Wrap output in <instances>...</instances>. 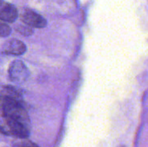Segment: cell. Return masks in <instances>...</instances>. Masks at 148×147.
<instances>
[{
    "label": "cell",
    "instance_id": "cell-1",
    "mask_svg": "<svg viewBox=\"0 0 148 147\" xmlns=\"http://www.w3.org/2000/svg\"><path fill=\"white\" fill-rule=\"evenodd\" d=\"M8 75L12 82H21L26 81L29 76V71L25 64L20 61H14L9 68Z\"/></svg>",
    "mask_w": 148,
    "mask_h": 147
},
{
    "label": "cell",
    "instance_id": "cell-2",
    "mask_svg": "<svg viewBox=\"0 0 148 147\" xmlns=\"http://www.w3.org/2000/svg\"><path fill=\"white\" fill-rule=\"evenodd\" d=\"M20 17L21 20L29 27L42 29L47 25V21L44 17H42L41 15L29 9H25L22 12Z\"/></svg>",
    "mask_w": 148,
    "mask_h": 147
},
{
    "label": "cell",
    "instance_id": "cell-3",
    "mask_svg": "<svg viewBox=\"0 0 148 147\" xmlns=\"http://www.w3.org/2000/svg\"><path fill=\"white\" fill-rule=\"evenodd\" d=\"M2 49L7 55H21L26 52V45L18 39H10L3 44Z\"/></svg>",
    "mask_w": 148,
    "mask_h": 147
},
{
    "label": "cell",
    "instance_id": "cell-4",
    "mask_svg": "<svg viewBox=\"0 0 148 147\" xmlns=\"http://www.w3.org/2000/svg\"><path fill=\"white\" fill-rule=\"evenodd\" d=\"M18 16L16 8L10 3L0 4V21L4 23H14Z\"/></svg>",
    "mask_w": 148,
    "mask_h": 147
},
{
    "label": "cell",
    "instance_id": "cell-5",
    "mask_svg": "<svg viewBox=\"0 0 148 147\" xmlns=\"http://www.w3.org/2000/svg\"><path fill=\"white\" fill-rule=\"evenodd\" d=\"M13 147H39L36 144L33 143L30 140L26 139H21L20 140L15 142L13 144Z\"/></svg>",
    "mask_w": 148,
    "mask_h": 147
},
{
    "label": "cell",
    "instance_id": "cell-6",
    "mask_svg": "<svg viewBox=\"0 0 148 147\" xmlns=\"http://www.w3.org/2000/svg\"><path fill=\"white\" fill-rule=\"evenodd\" d=\"M10 33L11 29L10 28V26L6 23L0 21V37H6Z\"/></svg>",
    "mask_w": 148,
    "mask_h": 147
},
{
    "label": "cell",
    "instance_id": "cell-7",
    "mask_svg": "<svg viewBox=\"0 0 148 147\" xmlns=\"http://www.w3.org/2000/svg\"><path fill=\"white\" fill-rule=\"evenodd\" d=\"M20 34L23 35V36H29L33 33V29H31V27H29V25L25 26V25H18L16 29Z\"/></svg>",
    "mask_w": 148,
    "mask_h": 147
},
{
    "label": "cell",
    "instance_id": "cell-8",
    "mask_svg": "<svg viewBox=\"0 0 148 147\" xmlns=\"http://www.w3.org/2000/svg\"><path fill=\"white\" fill-rule=\"evenodd\" d=\"M3 3V0H0V4Z\"/></svg>",
    "mask_w": 148,
    "mask_h": 147
}]
</instances>
